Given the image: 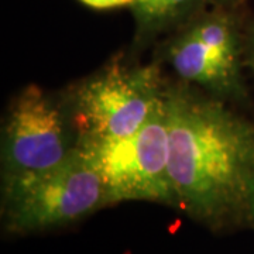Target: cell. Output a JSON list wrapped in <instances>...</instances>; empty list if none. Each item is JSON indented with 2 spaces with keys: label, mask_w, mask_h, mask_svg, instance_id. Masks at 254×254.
<instances>
[{
  "label": "cell",
  "mask_w": 254,
  "mask_h": 254,
  "mask_svg": "<svg viewBox=\"0 0 254 254\" xmlns=\"http://www.w3.org/2000/svg\"><path fill=\"white\" fill-rule=\"evenodd\" d=\"M245 0H209L210 6H220V7H230L237 9Z\"/></svg>",
  "instance_id": "obj_10"
},
{
  "label": "cell",
  "mask_w": 254,
  "mask_h": 254,
  "mask_svg": "<svg viewBox=\"0 0 254 254\" xmlns=\"http://www.w3.org/2000/svg\"><path fill=\"white\" fill-rule=\"evenodd\" d=\"M81 3L89 6L92 9H115L123 6H131L134 0H79Z\"/></svg>",
  "instance_id": "obj_8"
},
{
  "label": "cell",
  "mask_w": 254,
  "mask_h": 254,
  "mask_svg": "<svg viewBox=\"0 0 254 254\" xmlns=\"http://www.w3.org/2000/svg\"><path fill=\"white\" fill-rule=\"evenodd\" d=\"M246 47V55H247V61L250 64V66L253 68L254 71V24L252 28L249 30V34L245 41Z\"/></svg>",
  "instance_id": "obj_9"
},
{
  "label": "cell",
  "mask_w": 254,
  "mask_h": 254,
  "mask_svg": "<svg viewBox=\"0 0 254 254\" xmlns=\"http://www.w3.org/2000/svg\"><path fill=\"white\" fill-rule=\"evenodd\" d=\"M178 210L213 233L254 229V122L192 85L164 92Z\"/></svg>",
  "instance_id": "obj_1"
},
{
  "label": "cell",
  "mask_w": 254,
  "mask_h": 254,
  "mask_svg": "<svg viewBox=\"0 0 254 254\" xmlns=\"http://www.w3.org/2000/svg\"><path fill=\"white\" fill-rule=\"evenodd\" d=\"M209 6V0H134L130 6L136 23L134 41L143 47L163 34L178 31Z\"/></svg>",
  "instance_id": "obj_7"
},
{
  "label": "cell",
  "mask_w": 254,
  "mask_h": 254,
  "mask_svg": "<svg viewBox=\"0 0 254 254\" xmlns=\"http://www.w3.org/2000/svg\"><path fill=\"white\" fill-rule=\"evenodd\" d=\"M78 147L100 174L109 206L127 200H145L178 209L170 175L168 120L164 99L134 134Z\"/></svg>",
  "instance_id": "obj_5"
},
{
  "label": "cell",
  "mask_w": 254,
  "mask_h": 254,
  "mask_svg": "<svg viewBox=\"0 0 254 254\" xmlns=\"http://www.w3.org/2000/svg\"><path fill=\"white\" fill-rule=\"evenodd\" d=\"M103 208V181L79 147L53 168L1 178V220L10 235L72 226Z\"/></svg>",
  "instance_id": "obj_2"
},
{
  "label": "cell",
  "mask_w": 254,
  "mask_h": 254,
  "mask_svg": "<svg viewBox=\"0 0 254 254\" xmlns=\"http://www.w3.org/2000/svg\"><path fill=\"white\" fill-rule=\"evenodd\" d=\"M165 88L158 64L131 65L120 57L72 85L63 96L78 133V145L134 134L153 116Z\"/></svg>",
  "instance_id": "obj_3"
},
{
  "label": "cell",
  "mask_w": 254,
  "mask_h": 254,
  "mask_svg": "<svg viewBox=\"0 0 254 254\" xmlns=\"http://www.w3.org/2000/svg\"><path fill=\"white\" fill-rule=\"evenodd\" d=\"M243 53L236 9L210 6L175 31L163 60L184 83L230 102L246 96Z\"/></svg>",
  "instance_id": "obj_4"
},
{
  "label": "cell",
  "mask_w": 254,
  "mask_h": 254,
  "mask_svg": "<svg viewBox=\"0 0 254 254\" xmlns=\"http://www.w3.org/2000/svg\"><path fill=\"white\" fill-rule=\"evenodd\" d=\"M78 147L64 96L27 85L10 105L3 128L1 177L40 173L61 164Z\"/></svg>",
  "instance_id": "obj_6"
}]
</instances>
